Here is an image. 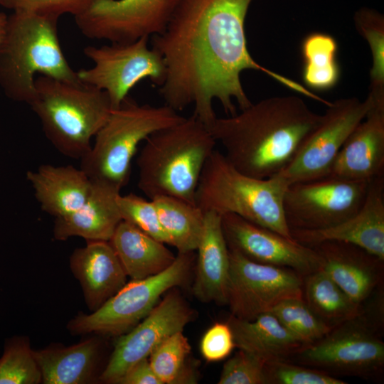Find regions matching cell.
<instances>
[{"label": "cell", "mask_w": 384, "mask_h": 384, "mask_svg": "<svg viewBox=\"0 0 384 384\" xmlns=\"http://www.w3.org/2000/svg\"><path fill=\"white\" fill-rule=\"evenodd\" d=\"M190 353L188 338L178 331L151 352L149 361L162 384L196 383V376L186 362Z\"/></svg>", "instance_id": "obj_30"}, {"label": "cell", "mask_w": 384, "mask_h": 384, "mask_svg": "<svg viewBox=\"0 0 384 384\" xmlns=\"http://www.w3.org/2000/svg\"><path fill=\"white\" fill-rule=\"evenodd\" d=\"M109 242L131 279H142L169 267L176 256L164 245L132 224L122 220Z\"/></svg>", "instance_id": "obj_25"}, {"label": "cell", "mask_w": 384, "mask_h": 384, "mask_svg": "<svg viewBox=\"0 0 384 384\" xmlns=\"http://www.w3.org/2000/svg\"><path fill=\"white\" fill-rule=\"evenodd\" d=\"M337 43L331 36L312 33L303 41V80L307 86L324 91L334 87L340 78Z\"/></svg>", "instance_id": "obj_29"}, {"label": "cell", "mask_w": 384, "mask_h": 384, "mask_svg": "<svg viewBox=\"0 0 384 384\" xmlns=\"http://www.w3.org/2000/svg\"><path fill=\"white\" fill-rule=\"evenodd\" d=\"M288 186L278 175L258 178L245 174L215 149L202 170L195 203L203 213L235 214L292 238L283 208Z\"/></svg>", "instance_id": "obj_6"}, {"label": "cell", "mask_w": 384, "mask_h": 384, "mask_svg": "<svg viewBox=\"0 0 384 384\" xmlns=\"http://www.w3.org/2000/svg\"><path fill=\"white\" fill-rule=\"evenodd\" d=\"M321 117L298 96L272 97L216 117L208 129L238 170L268 178L288 166Z\"/></svg>", "instance_id": "obj_2"}, {"label": "cell", "mask_w": 384, "mask_h": 384, "mask_svg": "<svg viewBox=\"0 0 384 384\" xmlns=\"http://www.w3.org/2000/svg\"><path fill=\"white\" fill-rule=\"evenodd\" d=\"M229 249L262 264L291 269L304 277L322 268L317 250L232 213L221 215Z\"/></svg>", "instance_id": "obj_16"}, {"label": "cell", "mask_w": 384, "mask_h": 384, "mask_svg": "<svg viewBox=\"0 0 384 384\" xmlns=\"http://www.w3.org/2000/svg\"><path fill=\"white\" fill-rule=\"evenodd\" d=\"M252 0H181L165 30L151 36V48L162 58L166 75L159 87L165 105L180 111L193 104V115L208 127L217 117L218 100L228 116L236 100L243 110L252 102L241 73L256 70L311 99L307 88L257 63L247 46L245 21Z\"/></svg>", "instance_id": "obj_1"}, {"label": "cell", "mask_w": 384, "mask_h": 384, "mask_svg": "<svg viewBox=\"0 0 384 384\" xmlns=\"http://www.w3.org/2000/svg\"><path fill=\"white\" fill-rule=\"evenodd\" d=\"M64 346L53 343L33 350L43 384H90L100 381L102 341L98 334Z\"/></svg>", "instance_id": "obj_23"}, {"label": "cell", "mask_w": 384, "mask_h": 384, "mask_svg": "<svg viewBox=\"0 0 384 384\" xmlns=\"http://www.w3.org/2000/svg\"><path fill=\"white\" fill-rule=\"evenodd\" d=\"M270 311L303 346L320 340L332 329L311 310L304 298L286 299Z\"/></svg>", "instance_id": "obj_32"}, {"label": "cell", "mask_w": 384, "mask_h": 384, "mask_svg": "<svg viewBox=\"0 0 384 384\" xmlns=\"http://www.w3.org/2000/svg\"><path fill=\"white\" fill-rule=\"evenodd\" d=\"M267 384H346L339 378L287 360L266 362Z\"/></svg>", "instance_id": "obj_35"}, {"label": "cell", "mask_w": 384, "mask_h": 384, "mask_svg": "<svg viewBox=\"0 0 384 384\" xmlns=\"http://www.w3.org/2000/svg\"><path fill=\"white\" fill-rule=\"evenodd\" d=\"M378 329L361 313L332 328L316 342L301 347L287 361L337 378H380L384 370V343Z\"/></svg>", "instance_id": "obj_9"}, {"label": "cell", "mask_w": 384, "mask_h": 384, "mask_svg": "<svg viewBox=\"0 0 384 384\" xmlns=\"http://www.w3.org/2000/svg\"><path fill=\"white\" fill-rule=\"evenodd\" d=\"M370 107L349 134L328 176L369 181L384 176V86L370 87Z\"/></svg>", "instance_id": "obj_17"}, {"label": "cell", "mask_w": 384, "mask_h": 384, "mask_svg": "<svg viewBox=\"0 0 384 384\" xmlns=\"http://www.w3.org/2000/svg\"><path fill=\"white\" fill-rule=\"evenodd\" d=\"M8 16L3 12H0V42L2 40L7 23Z\"/></svg>", "instance_id": "obj_40"}, {"label": "cell", "mask_w": 384, "mask_h": 384, "mask_svg": "<svg viewBox=\"0 0 384 384\" xmlns=\"http://www.w3.org/2000/svg\"><path fill=\"white\" fill-rule=\"evenodd\" d=\"M228 302L231 316L252 320L289 298H303V276L252 261L229 249Z\"/></svg>", "instance_id": "obj_14"}, {"label": "cell", "mask_w": 384, "mask_h": 384, "mask_svg": "<svg viewBox=\"0 0 384 384\" xmlns=\"http://www.w3.org/2000/svg\"><path fill=\"white\" fill-rule=\"evenodd\" d=\"M52 145L63 155L80 160L107 119L112 105L102 90L79 81L38 75L28 103Z\"/></svg>", "instance_id": "obj_5"}, {"label": "cell", "mask_w": 384, "mask_h": 384, "mask_svg": "<svg viewBox=\"0 0 384 384\" xmlns=\"http://www.w3.org/2000/svg\"><path fill=\"white\" fill-rule=\"evenodd\" d=\"M185 119L164 105H139L127 96L112 109L95 136L90 151L80 159V169L92 181L121 191L129 182L132 161L139 144L154 132Z\"/></svg>", "instance_id": "obj_7"}, {"label": "cell", "mask_w": 384, "mask_h": 384, "mask_svg": "<svg viewBox=\"0 0 384 384\" xmlns=\"http://www.w3.org/2000/svg\"><path fill=\"white\" fill-rule=\"evenodd\" d=\"M41 373L27 336L6 339L0 357V384H39Z\"/></svg>", "instance_id": "obj_31"}, {"label": "cell", "mask_w": 384, "mask_h": 384, "mask_svg": "<svg viewBox=\"0 0 384 384\" xmlns=\"http://www.w3.org/2000/svg\"><path fill=\"white\" fill-rule=\"evenodd\" d=\"M117 203L122 220L132 224L153 238L169 244V239L161 225L152 200L147 201L133 193L125 196L119 194Z\"/></svg>", "instance_id": "obj_34"}, {"label": "cell", "mask_w": 384, "mask_h": 384, "mask_svg": "<svg viewBox=\"0 0 384 384\" xmlns=\"http://www.w3.org/2000/svg\"><path fill=\"white\" fill-rule=\"evenodd\" d=\"M116 384H162L154 372L148 358L132 366Z\"/></svg>", "instance_id": "obj_39"}, {"label": "cell", "mask_w": 384, "mask_h": 384, "mask_svg": "<svg viewBox=\"0 0 384 384\" xmlns=\"http://www.w3.org/2000/svg\"><path fill=\"white\" fill-rule=\"evenodd\" d=\"M266 362L248 351L239 349L224 364L218 384H267Z\"/></svg>", "instance_id": "obj_36"}, {"label": "cell", "mask_w": 384, "mask_h": 384, "mask_svg": "<svg viewBox=\"0 0 384 384\" xmlns=\"http://www.w3.org/2000/svg\"><path fill=\"white\" fill-rule=\"evenodd\" d=\"M227 323L232 330L235 347L265 362L287 360L303 346L270 311L252 320L230 316Z\"/></svg>", "instance_id": "obj_26"}, {"label": "cell", "mask_w": 384, "mask_h": 384, "mask_svg": "<svg viewBox=\"0 0 384 384\" xmlns=\"http://www.w3.org/2000/svg\"><path fill=\"white\" fill-rule=\"evenodd\" d=\"M303 298L311 310L331 328L362 311L322 269L303 277Z\"/></svg>", "instance_id": "obj_28"}, {"label": "cell", "mask_w": 384, "mask_h": 384, "mask_svg": "<svg viewBox=\"0 0 384 384\" xmlns=\"http://www.w3.org/2000/svg\"><path fill=\"white\" fill-rule=\"evenodd\" d=\"M70 269L90 311L99 309L127 283V275L109 241H88L73 250Z\"/></svg>", "instance_id": "obj_20"}, {"label": "cell", "mask_w": 384, "mask_h": 384, "mask_svg": "<svg viewBox=\"0 0 384 384\" xmlns=\"http://www.w3.org/2000/svg\"><path fill=\"white\" fill-rule=\"evenodd\" d=\"M92 181L83 204L68 215L55 218L53 238L65 241L80 237L88 241H110L122 220L117 198L120 190L105 183Z\"/></svg>", "instance_id": "obj_21"}, {"label": "cell", "mask_w": 384, "mask_h": 384, "mask_svg": "<svg viewBox=\"0 0 384 384\" xmlns=\"http://www.w3.org/2000/svg\"><path fill=\"white\" fill-rule=\"evenodd\" d=\"M322 270L356 304L364 302L383 285L384 260L352 244L327 241L314 246Z\"/></svg>", "instance_id": "obj_19"}, {"label": "cell", "mask_w": 384, "mask_h": 384, "mask_svg": "<svg viewBox=\"0 0 384 384\" xmlns=\"http://www.w3.org/2000/svg\"><path fill=\"white\" fill-rule=\"evenodd\" d=\"M152 200L169 245L178 253L196 250L203 227L204 213L193 203L175 197L160 196Z\"/></svg>", "instance_id": "obj_27"}, {"label": "cell", "mask_w": 384, "mask_h": 384, "mask_svg": "<svg viewBox=\"0 0 384 384\" xmlns=\"http://www.w3.org/2000/svg\"><path fill=\"white\" fill-rule=\"evenodd\" d=\"M195 297L202 302L227 304L229 281V248L224 235L221 215L204 213L203 227L197 247Z\"/></svg>", "instance_id": "obj_22"}, {"label": "cell", "mask_w": 384, "mask_h": 384, "mask_svg": "<svg viewBox=\"0 0 384 384\" xmlns=\"http://www.w3.org/2000/svg\"><path fill=\"white\" fill-rule=\"evenodd\" d=\"M356 28L368 43L373 58L370 86H384V18L368 9L358 11L354 18Z\"/></svg>", "instance_id": "obj_33"}, {"label": "cell", "mask_w": 384, "mask_h": 384, "mask_svg": "<svg viewBox=\"0 0 384 384\" xmlns=\"http://www.w3.org/2000/svg\"><path fill=\"white\" fill-rule=\"evenodd\" d=\"M216 142L193 115L150 135L137 159V186L150 199L167 196L195 203L203 166Z\"/></svg>", "instance_id": "obj_3"}, {"label": "cell", "mask_w": 384, "mask_h": 384, "mask_svg": "<svg viewBox=\"0 0 384 384\" xmlns=\"http://www.w3.org/2000/svg\"><path fill=\"white\" fill-rule=\"evenodd\" d=\"M149 40L144 36L130 43L86 46L83 53L93 66L77 71L79 80L104 90L112 109L118 107L143 79L149 78L160 87L166 68L161 56L149 47Z\"/></svg>", "instance_id": "obj_10"}, {"label": "cell", "mask_w": 384, "mask_h": 384, "mask_svg": "<svg viewBox=\"0 0 384 384\" xmlns=\"http://www.w3.org/2000/svg\"><path fill=\"white\" fill-rule=\"evenodd\" d=\"M58 17L14 11L0 42V88L9 99L28 104L36 75L79 81L58 35Z\"/></svg>", "instance_id": "obj_4"}, {"label": "cell", "mask_w": 384, "mask_h": 384, "mask_svg": "<svg viewBox=\"0 0 384 384\" xmlns=\"http://www.w3.org/2000/svg\"><path fill=\"white\" fill-rule=\"evenodd\" d=\"M195 316V311L179 292L170 291L139 324L118 336L100 382L116 384L132 366L149 358L166 338L182 331Z\"/></svg>", "instance_id": "obj_15"}, {"label": "cell", "mask_w": 384, "mask_h": 384, "mask_svg": "<svg viewBox=\"0 0 384 384\" xmlns=\"http://www.w3.org/2000/svg\"><path fill=\"white\" fill-rule=\"evenodd\" d=\"M368 183L326 176L289 185L283 208L289 229L322 230L345 221L362 207Z\"/></svg>", "instance_id": "obj_11"}, {"label": "cell", "mask_w": 384, "mask_h": 384, "mask_svg": "<svg viewBox=\"0 0 384 384\" xmlns=\"http://www.w3.org/2000/svg\"><path fill=\"white\" fill-rule=\"evenodd\" d=\"M90 0H0V4L14 11L28 12L60 17L82 14Z\"/></svg>", "instance_id": "obj_37"}, {"label": "cell", "mask_w": 384, "mask_h": 384, "mask_svg": "<svg viewBox=\"0 0 384 384\" xmlns=\"http://www.w3.org/2000/svg\"><path fill=\"white\" fill-rule=\"evenodd\" d=\"M370 105L368 95L364 101L348 97L331 102L321 121L305 138L292 161L277 175L288 185L328 176L343 144L364 119Z\"/></svg>", "instance_id": "obj_13"}, {"label": "cell", "mask_w": 384, "mask_h": 384, "mask_svg": "<svg viewBox=\"0 0 384 384\" xmlns=\"http://www.w3.org/2000/svg\"><path fill=\"white\" fill-rule=\"evenodd\" d=\"M181 0H90L74 17L87 38L130 43L162 33Z\"/></svg>", "instance_id": "obj_12"}, {"label": "cell", "mask_w": 384, "mask_h": 384, "mask_svg": "<svg viewBox=\"0 0 384 384\" xmlns=\"http://www.w3.org/2000/svg\"><path fill=\"white\" fill-rule=\"evenodd\" d=\"M26 178L43 211L55 218L73 213L87 199L92 181L80 168L42 164Z\"/></svg>", "instance_id": "obj_24"}, {"label": "cell", "mask_w": 384, "mask_h": 384, "mask_svg": "<svg viewBox=\"0 0 384 384\" xmlns=\"http://www.w3.org/2000/svg\"><path fill=\"white\" fill-rule=\"evenodd\" d=\"M194 260L193 252L178 253L164 271L142 279H131L99 309L79 312L67 324L70 334L121 336L139 324L166 292L183 284Z\"/></svg>", "instance_id": "obj_8"}, {"label": "cell", "mask_w": 384, "mask_h": 384, "mask_svg": "<svg viewBox=\"0 0 384 384\" xmlns=\"http://www.w3.org/2000/svg\"><path fill=\"white\" fill-rule=\"evenodd\" d=\"M296 241L309 247L337 241L356 245L384 260V176L368 183L360 210L345 221L322 230H290Z\"/></svg>", "instance_id": "obj_18"}, {"label": "cell", "mask_w": 384, "mask_h": 384, "mask_svg": "<svg viewBox=\"0 0 384 384\" xmlns=\"http://www.w3.org/2000/svg\"><path fill=\"white\" fill-rule=\"evenodd\" d=\"M235 347L233 334L228 323H215L204 334L200 349L203 357L213 362L228 357Z\"/></svg>", "instance_id": "obj_38"}]
</instances>
